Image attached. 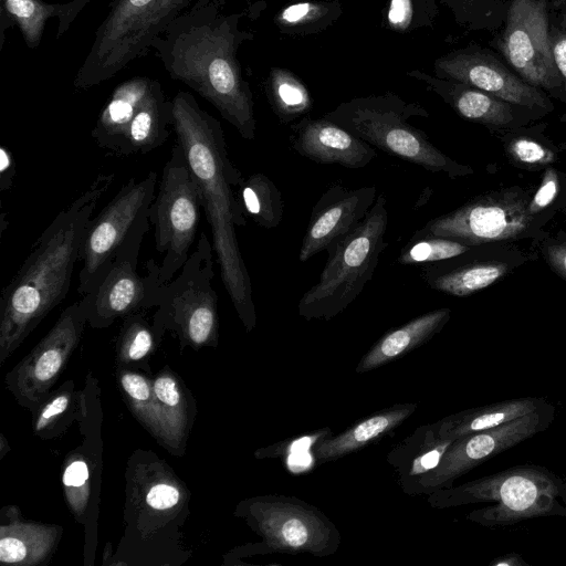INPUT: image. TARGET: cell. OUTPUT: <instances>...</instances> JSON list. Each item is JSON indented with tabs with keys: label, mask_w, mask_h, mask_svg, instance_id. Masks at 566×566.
<instances>
[{
	"label": "cell",
	"mask_w": 566,
	"mask_h": 566,
	"mask_svg": "<svg viewBox=\"0 0 566 566\" xmlns=\"http://www.w3.org/2000/svg\"><path fill=\"white\" fill-rule=\"evenodd\" d=\"M490 566H530L521 555L515 553L505 554L494 558Z\"/></svg>",
	"instance_id": "obj_48"
},
{
	"label": "cell",
	"mask_w": 566,
	"mask_h": 566,
	"mask_svg": "<svg viewBox=\"0 0 566 566\" xmlns=\"http://www.w3.org/2000/svg\"><path fill=\"white\" fill-rule=\"evenodd\" d=\"M155 411L160 440L177 446L186 430V401L176 378L161 373L153 380Z\"/></svg>",
	"instance_id": "obj_33"
},
{
	"label": "cell",
	"mask_w": 566,
	"mask_h": 566,
	"mask_svg": "<svg viewBox=\"0 0 566 566\" xmlns=\"http://www.w3.org/2000/svg\"><path fill=\"white\" fill-rule=\"evenodd\" d=\"M553 419L554 407L548 403L497 428L457 438L434 469L400 486L408 495H428L451 488L479 464L547 429Z\"/></svg>",
	"instance_id": "obj_15"
},
{
	"label": "cell",
	"mask_w": 566,
	"mask_h": 566,
	"mask_svg": "<svg viewBox=\"0 0 566 566\" xmlns=\"http://www.w3.org/2000/svg\"><path fill=\"white\" fill-rule=\"evenodd\" d=\"M201 196L182 147L176 143L166 161L159 191L149 207V222L155 229V247L164 259L158 282L163 286L180 271L193 243Z\"/></svg>",
	"instance_id": "obj_9"
},
{
	"label": "cell",
	"mask_w": 566,
	"mask_h": 566,
	"mask_svg": "<svg viewBox=\"0 0 566 566\" xmlns=\"http://www.w3.org/2000/svg\"><path fill=\"white\" fill-rule=\"evenodd\" d=\"M237 515L263 539L260 553L327 557L340 545L336 525L318 507L295 496L269 494L242 501Z\"/></svg>",
	"instance_id": "obj_8"
},
{
	"label": "cell",
	"mask_w": 566,
	"mask_h": 566,
	"mask_svg": "<svg viewBox=\"0 0 566 566\" xmlns=\"http://www.w3.org/2000/svg\"><path fill=\"white\" fill-rule=\"evenodd\" d=\"M163 328L154 322L150 327L140 314H132L125 321L119 342V356L125 361H137L150 353L155 332Z\"/></svg>",
	"instance_id": "obj_39"
},
{
	"label": "cell",
	"mask_w": 566,
	"mask_h": 566,
	"mask_svg": "<svg viewBox=\"0 0 566 566\" xmlns=\"http://www.w3.org/2000/svg\"><path fill=\"white\" fill-rule=\"evenodd\" d=\"M543 398H514L486 406L474 407L447 416L437 421L439 434L454 440L462 436L497 428L547 406Z\"/></svg>",
	"instance_id": "obj_26"
},
{
	"label": "cell",
	"mask_w": 566,
	"mask_h": 566,
	"mask_svg": "<svg viewBox=\"0 0 566 566\" xmlns=\"http://www.w3.org/2000/svg\"><path fill=\"white\" fill-rule=\"evenodd\" d=\"M559 192V175L558 171L548 166L545 168L541 184L531 198L527 211L536 217L546 209L557 197Z\"/></svg>",
	"instance_id": "obj_42"
},
{
	"label": "cell",
	"mask_w": 566,
	"mask_h": 566,
	"mask_svg": "<svg viewBox=\"0 0 566 566\" xmlns=\"http://www.w3.org/2000/svg\"><path fill=\"white\" fill-rule=\"evenodd\" d=\"M434 509L492 504L467 515L483 526H506L543 516H566V483L551 470L518 465L428 494Z\"/></svg>",
	"instance_id": "obj_4"
},
{
	"label": "cell",
	"mask_w": 566,
	"mask_h": 566,
	"mask_svg": "<svg viewBox=\"0 0 566 566\" xmlns=\"http://www.w3.org/2000/svg\"><path fill=\"white\" fill-rule=\"evenodd\" d=\"M527 192L518 187L475 197L455 210L428 221L413 235L441 237L474 247L531 234Z\"/></svg>",
	"instance_id": "obj_13"
},
{
	"label": "cell",
	"mask_w": 566,
	"mask_h": 566,
	"mask_svg": "<svg viewBox=\"0 0 566 566\" xmlns=\"http://www.w3.org/2000/svg\"><path fill=\"white\" fill-rule=\"evenodd\" d=\"M264 91L272 111L282 123L302 118L313 106L305 84L286 69L271 67Z\"/></svg>",
	"instance_id": "obj_31"
},
{
	"label": "cell",
	"mask_w": 566,
	"mask_h": 566,
	"mask_svg": "<svg viewBox=\"0 0 566 566\" xmlns=\"http://www.w3.org/2000/svg\"><path fill=\"white\" fill-rule=\"evenodd\" d=\"M171 119V99L156 80L128 124L119 156L144 155L161 146L170 135Z\"/></svg>",
	"instance_id": "obj_25"
},
{
	"label": "cell",
	"mask_w": 566,
	"mask_h": 566,
	"mask_svg": "<svg viewBox=\"0 0 566 566\" xmlns=\"http://www.w3.org/2000/svg\"><path fill=\"white\" fill-rule=\"evenodd\" d=\"M119 382L133 407L134 413L159 438L153 381L140 374L124 370L119 375Z\"/></svg>",
	"instance_id": "obj_38"
},
{
	"label": "cell",
	"mask_w": 566,
	"mask_h": 566,
	"mask_svg": "<svg viewBox=\"0 0 566 566\" xmlns=\"http://www.w3.org/2000/svg\"><path fill=\"white\" fill-rule=\"evenodd\" d=\"M180 500L179 490L169 483H157L146 494V503L149 507L158 511L171 509Z\"/></svg>",
	"instance_id": "obj_44"
},
{
	"label": "cell",
	"mask_w": 566,
	"mask_h": 566,
	"mask_svg": "<svg viewBox=\"0 0 566 566\" xmlns=\"http://www.w3.org/2000/svg\"><path fill=\"white\" fill-rule=\"evenodd\" d=\"M55 531L52 527L12 523L1 526L0 560L8 564H34L52 549Z\"/></svg>",
	"instance_id": "obj_29"
},
{
	"label": "cell",
	"mask_w": 566,
	"mask_h": 566,
	"mask_svg": "<svg viewBox=\"0 0 566 566\" xmlns=\"http://www.w3.org/2000/svg\"><path fill=\"white\" fill-rule=\"evenodd\" d=\"M90 0H70L48 3L44 0H0V48L4 42V32L17 25L24 43L35 49L42 39L49 20L57 21L56 38H61L73 24Z\"/></svg>",
	"instance_id": "obj_21"
},
{
	"label": "cell",
	"mask_w": 566,
	"mask_h": 566,
	"mask_svg": "<svg viewBox=\"0 0 566 566\" xmlns=\"http://www.w3.org/2000/svg\"><path fill=\"white\" fill-rule=\"evenodd\" d=\"M552 0H509L490 46L526 83L564 101L563 83L549 45Z\"/></svg>",
	"instance_id": "obj_11"
},
{
	"label": "cell",
	"mask_w": 566,
	"mask_h": 566,
	"mask_svg": "<svg viewBox=\"0 0 566 566\" xmlns=\"http://www.w3.org/2000/svg\"><path fill=\"white\" fill-rule=\"evenodd\" d=\"M238 196L248 214L264 229L277 227L284 213L281 191L263 172H254L238 187Z\"/></svg>",
	"instance_id": "obj_32"
},
{
	"label": "cell",
	"mask_w": 566,
	"mask_h": 566,
	"mask_svg": "<svg viewBox=\"0 0 566 566\" xmlns=\"http://www.w3.org/2000/svg\"><path fill=\"white\" fill-rule=\"evenodd\" d=\"M377 187L349 189L331 186L313 206L298 260L305 262L315 254L328 253L367 216L377 199Z\"/></svg>",
	"instance_id": "obj_18"
},
{
	"label": "cell",
	"mask_w": 566,
	"mask_h": 566,
	"mask_svg": "<svg viewBox=\"0 0 566 566\" xmlns=\"http://www.w3.org/2000/svg\"><path fill=\"white\" fill-rule=\"evenodd\" d=\"M150 226L148 214L127 235L101 283L81 298L86 308L87 323L93 327H106L116 318L157 306L161 287L158 264L150 259L145 264L146 275L137 273L143 239Z\"/></svg>",
	"instance_id": "obj_14"
},
{
	"label": "cell",
	"mask_w": 566,
	"mask_h": 566,
	"mask_svg": "<svg viewBox=\"0 0 566 566\" xmlns=\"http://www.w3.org/2000/svg\"><path fill=\"white\" fill-rule=\"evenodd\" d=\"M196 0H113L73 85L87 90L145 55L151 42Z\"/></svg>",
	"instance_id": "obj_7"
},
{
	"label": "cell",
	"mask_w": 566,
	"mask_h": 566,
	"mask_svg": "<svg viewBox=\"0 0 566 566\" xmlns=\"http://www.w3.org/2000/svg\"><path fill=\"white\" fill-rule=\"evenodd\" d=\"M563 235L566 238V232H565V234H563Z\"/></svg>",
	"instance_id": "obj_50"
},
{
	"label": "cell",
	"mask_w": 566,
	"mask_h": 566,
	"mask_svg": "<svg viewBox=\"0 0 566 566\" xmlns=\"http://www.w3.org/2000/svg\"><path fill=\"white\" fill-rule=\"evenodd\" d=\"M433 71L438 77L462 82L543 115L554 108L545 91L526 83L496 53L478 43L438 57Z\"/></svg>",
	"instance_id": "obj_17"
},
{
	"label": "cell",
	"mask_w": 566,
	"mask_h": 566,
	"mask_svg": "<svg viewBox=\"0 0 566 566\" xmlns=\"http://www.w3.org/2000/svg\"><path fill=\"white\" fill-rule=\"evenodd\" d=\"M387 200L379 193L365 219L327 253L318 281L298 302L300 316L329 321L359 296L387 245Z\"/></svg>",
	"instance_id": "obj_6"
},
{
	"label": "cell",
	"mask_w": 566,
	"mask_h": 566,
	"mask_svg": "<svg viewBox=\"0 0 566 566\" xmlns=\"http://www.w3.org/2000/svg\"><path fill=\"white\" fill-rule=\"evenodd\" d=\"M451 12L458 25L469 31L496 32L507 6L497 0H438Z\"/></svg>",
	"instance_id": "obj_34"
},
{
	"label": "cell",
	"mask_w": 566,
	"mask_h": 566,
	"mask_svg": "<svg viewBox=\"0 0 566 566\" xmlns=\"http://www.w3.org/2000/svg\"><path fill=\"white\" fill-rule=\"evenodd\" d=\"M450 317L451 310L442 307L389 331L363 356L356 373L364 374L379 368L422 346L441 332Z\"/></svg>",
	"instance_id": "obj_23"
},
{
	"label": "cell",
	"mask_w": 566,
	"mask_h": 566,
	"mask_svg": "<svg viewBox=\"0 0 566 566\" xmlns=\"http://www.w3.org/2000/svg\"><path fill=\"white\" fill-rule=\"evenodd\" d=\"M416 409V403H397L353 423L338 434H328L314 444L312 449L313 460L322 464L354 453L390 434Z\"/></svg>",
	"instance_id": "obj_22"
},
{
	"label": "cell",
	"mask_w": 566,
	"mask_h": 566,
	"mask_svg": "<svg viewBox=\"0 0 566 566\" xmlns=\"http://www.w3.org/2000/svg\"><path fill=\"white\" fill-rule=\"evenodd\" d=\"M452 441L439 434L436 422L422 424L395 446L386 460L403 485L434 469Z\"/></svg>",
	"instance_id": "obj_28"
},
{
	"label": "cell",
	"mask_w": 566,
	"mask_h": 566,
	"mask_svg": "<svg viewBox=\"0 0 566 566\" xmlns=\"http://www.w3.org/2000/svg\"><path fill=\"white\" fill-rule=\"evenodd\" d=\"M549 45L555 67L563 83L566 102V27L549 23Z\"/></svg>",
	"instance_id": "obj_43"
},
{
	"label": "cell",
	"mask_w": 566,
	"mask_h": 566,
	"mask_svg": "<svg viewBox=\"0 0 566 566\" xmlns=\"http://www.w3.org/2000/svg\"><path fill=\"white\" fill-rule=\"evenodd\" d=\"M541 251L553 272L566 281V243L547 240L543 243Z\"/></svg>",
	"instance_id": "obj_45"
},
{
	"label": "cell",
	"mask_w": 566,
	"mask_h": 566,
	"mask_svg": "<svg viewBox=\"0 0 566 566\" xmlns=\"http://www.w3.org/2000/svg\"><path fill=\"white\" fill-rule=\"evenodd\" d=\"M511 271L509 263L497 260L463 264L431 263L422 271L431 289L458 297L472 295L501 280Z\"/></svg>",
	"instance_id": "obj_27"
},
{
	"label": "cell",
	"mask_w": 566,
	"mask_h": 566,
	"mask_svg": "<svg viewBox=\"0 0 566 566\" xmlns=\"http://www.w3.org/2000/svg\"><path fill=\"white\" fill-rule=\"evenodd\" d=\"M85 323L86 308L80 300L63 311L49 333L8 374V388L21 405L36 408L43 402L77 346Z\"/></svg>",
	"instance_id": "obj_16"
},
{
	"label": "cell",
	"mask_w": 566,
	"mask_h": 566,
	"mask_svg": "<svg viewBox=\"0 0 566 566\" xmlns=\"http://www.w3.org/2000/svg\"><path fill=\"white\" fill-rule=\"evenodd\" d=\"M412 116L428 117L417 103H407L392 92L354 97L342 102L324 117L340 125L375 148L431 172L451 178L473 174V169L454 161L436 147L428 136L408 123Z\"/></svg>",
	"instance_id": "obj_5"
},
{
	"label": "cell",
	"mask_w": 566,
	"mask_h": 566,
	"mask_svg": "<svg viewBox=\"0 0 566 566\" xmlns=\"http://www.w3.org/2000/svg\"><path fill=\"white\" fill-rule=\"evenodd\" d=\"M551 22L566 27V0H552L551 1Z\"/></svg>",
	"instance_id": "obj_47"
},
{
	"label": "cell",
	"mask_w": 566,
	"mask_h": 566,
	"mask_svg": "<svg viewBox=\"0 0 566 566\" xmlns=\"http://www.w3.org/2000/svg\"><path fill=\"white\" fill-rule=\"evenodd\" d=\"M171 103L172 130L200 190L221 281L243 326L251 332L256 324L252 283L235 232V227L247 226V214L233 189L244 180L243 175L228 156L221 123L189 92L178 91Z\"/></svg>",
	"instance_id": "obj_2"
},
{
	"label": "cell",
	"mask_w": 566,
	"mask_h": 566,
	"mask_svg": "<svg viewBox=\"0 0 566 566\" xmlns=\"http://www.w3.org/2000/svg\"><path fill=\"white\" fill-rule=\"evenodd\" d=\"M497 1L505 6H507V2H509V0H497Z\"/></svg>",
	"instance_id": "obj_49"
},
{
	"label": "cell",
	"mask_w": 566,
	"mask_h": 566,
	"mask_svg": "<svg viewBox=\"0 0 566 566\" xmlns=\"http://www.w3.org/2000/svg\"><path fill=\"white\" fill-rule=\"evenodd\" d=\"M290 143L296 153L312 161L349 169L364 168L377 157L375 147L324 116H304L292 124Z\"/></svg>",
	"instance_id": "obj_20"
},
{
	"label": "cell",
	"mask_w": 566,
	"mask_h": 566,
	"mask_svg": "<svg viewBox=\"0 0 566 566\" xmlns=\"http://www.w3.org/2000/svg\"><path fill=\"white\" fill-rule=\"evenodd\" d=\"M472 248L447 238L413 235L401 250L397 261L403 265L437 263L463 255Z\"/></svg>",
	"instance_id": "obj_36"
},
{
	"label": "cell",
	"mask_w": 566,
	"mask_h": 566,
	"mask_svg": "<svg viewBox=\"0 0 566 566\" xmlns=\"http://www.w3.org/2000/svg\"><path fill=\"white\" fill-rule=\"evenodd\" d=\"M115 174H98L34 242L0 300V361L67 295L85 229Z\"/></svg>",
	"instance_id": "obj_3"
},
{
	"label": "cell",
	"mask_w": 566,
	"mask_h": 566,
	"mask_svg": "<svg viewBox=\"0 0 566 566\" xmlns=\"http://www.w3.org/2000/svg\"><path fill=\"white\" fill-rule=\"evenodd\" d=\"M438 14V0H387L384 27L397 33H409L432 27Z\"/></svg>",
	"instance_id": "obj_35"
},
{
	"label": "cell",
	"mask_w": 566,
	"mask_h": 566,
	"mask_svg": "<svg viewBox=\"0 0 566 566\" xmlns=\"http://www.w3.org/2000/svg\"><path fill=\"white\" fill-rule=\"evenodd\" d=\"M213 247L200 233L195 250L170 282L160 287L155 323L176 329L193 346L217 342V293L211 282Z\"/></svg>",
	"instance_id": "obj_10"
},
{
	"label": "cell",
	"mask_w": 566,
	"mask_h": 566,
	"mask_svg": "<svg viewBox=\"0 0 566 566\" xmlns=\"http://www.w3.org/2000/svg\"><path fill=\"white\" fill-rule=\"evenodd\" d=\"M155 81L147 76H134L114 88L91 133L98 147L119 155L128 124Z\"/></svg>",
	"instance_id": "obj_24"
},
{
	"label": "cell",
	"mask_w": 566,
	"mask_h": 566,
	"mask_svg": "<svg viewBox=\"0 0 566 566\" xmlns=\"http://www.w3.org/2000/svg\"><path fill=\"white\" fill-rule=\"evenodd\" d=\"M90 467L82 457L70 461L63 472L62 482L69 504L77 516L83 514L90 495Z\"/></svg>",
	"instance_id": "obj_40"
},
{
	"label": "cell",
	"mask_w": 566,
	"mask_h": 566,
	"mask_svg": "<svg viewBox=\"0 0 566 566\" xmlns=\"http://www.w3.org/2000/svg\"><path fill=\"white\" fill-rule=\"evenodd\" d=\"M504 149L513 165L532 170L546 168L557 159L553 148L523 133L506 136Z\"/></svg>",
	"instance_id": "obj_37"
},
{
	"label": "cell",
	"mask_w": 566,
	"mask_h": 566,
	"mask_svg": "<svg viewBox=\"0 0 566 566\" xmlns=\"http://www.w3.org/2000/svg\"><path fill=\"white\" fill-rule=\"evenodd\" d=\"M342 13L339 0L298 1L282 8L273 21L282 34L310 35L331 27Z\"/></svg>",
	"instance_id": "obj_30"
},
{
	"label": "cell",
	"mask_w": 566,
	"mask_h": 566,
	"mask_svg": "<svg viewBox=\"0 0 566 566\" xmlns=\"http://www.w3.org/2000/svg\"><path fill=\"white\" fill-rule=\"evenodd\" d=\"M226 0H196L151 42L167 74L212 104L247 140L255 137L254 102L237 57L253 34Z\"/></svg>",
	"instance_id": "obj_1"
},
{
	"label": "cell",
	"mask_w": 566,
	"mask_h": 566,
	"mask_svg": "<svg viewBox=\"0 0 566 566\" xmlns=\"http://www.w3.org/2000/svg\"><path fill=\"white\" fill-rule=\"evenodd\" d=\"M406 74L424 83L460 117L490 128L517 127L543 116L532 108L506 102L462 82L441 78L420 70L408 71Z\"/></svg>",
	"instance_id": "obj_19"
},
{
	"label": "cell",
	"mask_w": 566,
	"mask_h": 566,
	"mask_svg": "<svg viewBox=\"0 0 566 566\" xmlns=\"http://www.w3.org/2000/svg\"><path fill=\"white\" fill-rule=\"evenodd\" d=\"M71 399V390H62L61 388L52 398L40 406L33 422L34 432L40 433L56 421L69 409Z\"/></svg>",
	"instance_id": "obj_41"
},
{
	"label": "cell",
	"mask_w": 566,
	"mask_h": 566,
	"mask_svg": "<svg viewBox=\"0 0 566 566\" xmlns=\"http://www.w3.org/2000/svg\"><path fill=\"white\" fill-rule=\"evenodd\" d=\"M15 176V163L10 149L6 146L0 148V190L8 191L12 187Z\"/></svg>",
	"instance_id": "obj_46"
},
{
	"label": "cell",
	"mask_w": 566,
	"mask_h": 566,
	"mask_svg": "<svg viewBox=\"0 0 566 566\" xmlns=\"http://www.w3.org/2000/svg\"><path fill=\"white\" fill-rule=\"evenodd\" d=\"M156 184L155 171L142 180L129 178L97 217L88 221L80 248L83 265L77 292L82 296L101 283L127 235L149 214Z\"/></svg>",
	"instance_id": "obj_12"
}]
</instances>
